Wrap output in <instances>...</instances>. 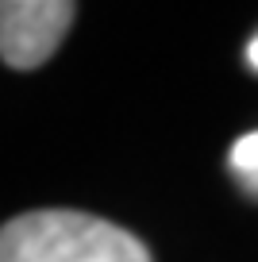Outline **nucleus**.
<instances>
[{
    "label": "nucleus",
    "mask_w": 258,
    "mask_h": 262,
    "mask_svg": "<svg viewBox=\"0 0 258 262\" xmlns=\"http://www.w3.org/2000/svg\"><path fill=\"white\" fill-rule=\"evenodd\" d=\"M0 262H154L143 239L89 212L42 208L0 228Z\"/></svg>",
    "instance_id": "1"
},
{
    "label": "nucleus",
    "mask_w": 258,
    "mask_h": 262,
    "mask_svg": "<svg viewBox=\"0 0 258 262\" xmlns=\"http://www.w3.org/2000/svg\"><path fill=\"white\" fill-rule=\"evenodd\" d=\"M77 4L70 0H0V58L12 70L42 66L70 31Z\"/></svg>",
    "instance_id": "2"
},
{
    "label": "nucleus",
    "mask_w": 258,
    "mask_h": 262,
    "mask_svg": "<svg viewBox=\"0 0 258 262\" xmlns=\"http://www.w3.org/2000/svg\"><path fill=\"white\" fill-rule=\"evenodd\" d=\"M227 166H231L235 181H239L247 193L258 196V131H247L231 143V155H227Z\"/></svg>",
    "instance_id": "3"
},
{
    "label": "nucleus",
    "mask_w": 258,
    "mask_h": 262,
    "mask_svg": "<svg viewBox=\"0 0 258 262\" xmlns=\"http://www.w3.org/2000/svg\"><path fill=\"white\" fill-rule=\"evenodd\" d=\"M247 62H250V70H258V35L247 42Z\"/></svg>",
    "instance_id": "4"
}]
</instances>
